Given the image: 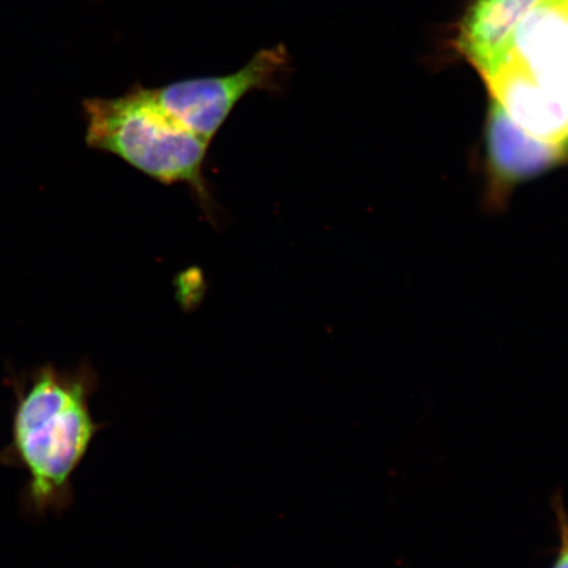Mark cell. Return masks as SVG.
Listing matches in <instances>:
<instances>
[{
	"instance_id": "cell-4",
	"label": "cell",
	"mask_w": 568,
	"mask_h": 568,
	"mask_svg": "<svg viewBox=\"0 0 568 568\" xmlns=\"http://www.w3.org/2000/svg\"><path fill=\"white\" fill-rule=\"evenodd\" d=\"M568 158V145L525 131L493 98L486 122V159L495 201Z\"/></svg>"
},
{
	"instance_id": "cell-1",
	"label": "cell",
	"mask_w": 568,
	"mask_h": 568,
	"mask_svg": "<svg viewBox=\"0 0 568 568\" xmlns=\"http://www.w3.org/2000/svg\"><path fill=\"white\" fill-rule=\"evenodd\" d=\"M4 385L12 389L13 406L10 443L0 449V466L27 474L20 493L24 516H59L73 506L74 474L109 426L95 420L90 406L101 378L88 359L74 368L48 362L9 372Z\"/></svg>"
},
{
	"instance_id": "cell-2",
	"label": "cell",
	"mask_w": 568,
	"mask_h": 568,
	"mask_svg": "<svg viewBox=\"0 0 568 568\" xmlns=\"http://www.w3.org/2000/svg\"><path fill=\"white\" fill-rule=\"evenodd\" d=\"M87 144L116 155L132 168L165 184H187L210 203L203 168L210 142L184 125L155 97L136 84L113 99L83 102Z\"/></svg>"
},
{
	"instance_id": "cell-5",
	"label": "cell",
	"mask_w": 568,
	"mask_h": 568,
	"mask_svg": "<svg viewBox=\"0 0 568 568\" xmlns=\"http://www.w3.org/2000/svg\"><path fill=\"white\" fill-rule=\"evenodd\" d=\"M539 0H473L460 21L456 47L491 80L507 60L518 26Z\"/></svg>"
},
{
	"instance_id": "cell-6",
	"label": "cell",
	"mask_w": 568,
	"mask_h": 568,
	"mask_svg": "<svg viewBox=\"0 0 568 568\" xmlns=\"http://www.w3.org/2000/svg\"><path fill=\"white\" fill-rule=\"evenodd\" d=\"M493 98L508 115L535 136L568 145V112L520 62L508 54L487 81Z\"/></svg>"
},
{
	"instance_id": "cell-7",
	"label": "cell",
	"mask_w": 568,
	"mask_h": 568,
	"mask_svg": "<svg viewBox=\"0 0 568 568\" xmlns=\"http://www.w3.org/2000/svg\"><path fill=\"white\" fill-rule=\"evenodd\" d=\"M554 568H568V538L562 552H560L558 562Z\"/></svg>"
},
{
	"instance_id": "cell-3",
	"label": "cell",
	"mask_w": 568,
	"mask_h": 568,
	"mask_svg": "<svg viewBox=\"0 0 568 568\" xmlns=\"http://www.w3.org/2000/svg\"><path fill=\"white\" fill-rule=\"evenodd\" d=\"M290 67V54L280 44L258 52L236 73L175 82L154 89V94L172 115L211 144L243 98L254 91L278 90Z\"/></svg>"
}]
</instances>
